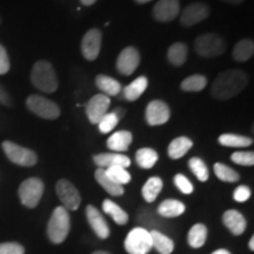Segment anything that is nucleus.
Instances as JSON below:
<instances>
[{"instance_id":"40","label":"nucleus","mask_w":254,"mask_h":254,"mask_svg":"<svg viewBox=\"0 0 254 254\" xmlns=\"http://www.w3.org/2000/svg\"><path fill=\"white\" fill-rule=\"evenodd\" d=\"M0 254H25V250L18 243H2L0 244Z\"/></svg>"},{"instance_id":"17","label":"nucleus","mask_w":254,"mask_h":254,"mask_svg":"<svg viewBox=\"0 0 254 254\" xmlns=\"http://www.w3.org/2000/svg\"><path fill=\"white\" fill-rule=\"evenodd\" d=\"M93 161L99 168L120 166L127 168L131 166V159L120 153H100L93 157Z\"/></svg>"},{"instance_id":"7","label":"nucleus","mask_w":254,"mask_h":254,"mask_svg":"<svg viewBox=\"0 0 254 254\" xmlns=\"http://www.w3.org/2000/svg\"><path fill=\"white\" fill-rule=\"evenodd\" d=\"M44 183L39 178H28L19 186L18 194L21 204L28 208L37 207L44 194Z\"/></svg>"},{"instance_id":"49","label":"nucleus","mask_w":254,"mask_h":254,"mask_svg":"<svg viewBox=\"0 0 254 254\" xmlns=\"http://www.w3.org/2000/svg\"><path fill=\"white\" fill-rule=\"evenodd\" d=\"M92 254H109L107 252H104V251H97V252L92 253Z\"/></svg>"},{"instance_id":"48","label":"nucleus","mask_w":254,"mask_h":254,"mask_svg":"<svg viewBox=\"0 0 254 254\" xmlns=\"http://www.w3.org/2000/svg\"><path fill=\"white\" fill-rule=\"evenodd\" d=\"M250 249H251V251H254V237L253 236L250 240Z\"/></svg>"},{"instance_id":"15","label":"nucleus","mask_w":254,"mask_h":254,"mask_svg":"<svg viewBox=\"0 0 254 254\" xmlns=\"http://www.w3.org/2000/svg\"><path fill=\"white\" fill-rule=\"evenodd\" d=\"M180 13L179 0H159L152 9V15L159 23H168Z\"/></svg>"},{"instance_id":"25","label":"nucleus","mask_w":254,"mask_h":254,"mask_svg":"<svg viewBox=\"0 0 254 254\" xmlns=\"http://www.w3.org/2000/svg\"><path fill=\"white\" fill-rule=\"evenodd\" d=\"M148 86V80L145 75H140L133 80L131 84L127 85L124 90V97L128 101H135L141 97L142 93L146 91Z\"/></svg>"},{"instance_id":"42","label":"nucleus","mask_w":254,"mask_h":254,"mask_svg":"<svg viewBox=\"0 0 254 254\" xmlns=\"http://www.w3.org/2000/svg\"><path fill=\"white\" fill-rule=\"evenodd\" d=\"M250 196H251V190L250 187H247L245 185L238 186L233 192V198L238 202H245L250 199Z\"/></svg>"},{"instance_id":"16","label":"nucleus","mask_w":254,"mask_h":254,"mask_svg":"<svg viewBox=\"0 0 254 254\" xmlns=\"http://www.w3.org/2000/svg\"><path fill=\"white\" fill-rule=\"evenodd\" d=\"M86 217L87 221L100 239H107L110 237V227L107 225L105 218L101 213L94 207L93 205H88L86 207Z\"/></svg>"},{"instance_id":"9","label":"nucleus","mask_w":254,"mask_h":254,"mask_svg":"<svg viewBox=\"0 0 254 254\" xmlns=\"http://www.w3.org/2000/svg\"><path fill=\"white\" fill-rule=\"evenodd\" d=\"M56 192L58 194L59 200L62 201L63 207L67 211H75L80 206V193H79L77 187L68 180H59L56 185Z\"/></svg>"},{"instance_id":"46","label":"nucleus","mask_w":254,"mask_h":254,"mask_svg":"<svg viewBox=\"0 0 254 254\" xmlns=\"http://www.w3.org/2000/svg\"><path fill=\"white\" fill-rule=\"evenodd\" d=\"M212 254H231V253L228 252L227 250H217V251H214Z\"/></svg>"},{"instance_id":"4","label":"nucleus","mask_w":254,"mask_h":254,"mask_svg":"<svg viewBox=\"0 0 254 254\" xmlns=\"http://www.w3.org/2000/svg\"><path fill=\"white\" fill-rule=\"evenodd\" d=\"M194 49L200 57L217 58L225 53L226 43L217 33H204L195 38Z\"/></svg>"},{"instance_id":"23","label":"nucleus","mask_w":254,"mask_h":254,"mask_svg":"<svg viewBox=\"0 0 254 254\" xmlns=\"http://www.w3.org/2000/svg\"><path fill=\"white\" fill-rule=\"evenodd\" d=\"M187 55H189V47L185 43H174L167 50L168 62L176 67H180L186 63Z\"/></svg>"},{"instance_id":"21","label":"nucleus","mask_w":254,"mask_h":254,"mask_svg":"<svg viewBox=\"0 0 254 254\" xmlns=\"http://www.w3.org/2000/svg\"><path fill=\"white\" fill-rule=\"evenodd\" d=\"M193 147V141L187 136H178L168 145L167 153L171 159H180Z\"/></svg>"},{"instance_id":"37","label":"nucleus","mask_w":254,"mask_h":254,"mask_svg":"<svg viewBox=\"0 0 254 254\" xmlns=\"http://www.w3.org/2000/svg\"><path fill=\"white\" fill-rule=\"evenodd\" d=\"M119 120L120 118L113 112V111L112 112H107L103 118H101L100 122L97 124L98 128H99V131L103 133V134H107V133H110L114 127L118 125Z\"/></svg>"},{"instance_id":"32","label":"nucleus","mask_w":254,"mask_h":254,"mask_svg":"<svg viewBox=\"0 0 254 254\" xmlns=\"http://www.w3.org/2000/svg\"><path fill=\"white\" fill-rule=\"evenodd\" d=\"M206 238H207V228L202 224H195L189 232V244L193 249H200L205 245Z\"/></svg>"},{"instance_id":"3","label":"nucleus","mask_w":254,"mask_h":254,"mask_svg":"<svg viewBox=\"0 0 254 254\" xmlns=\"http://www.w3.org/2000/svg\"><path fill=\"white\" fill-rule=\"evenodd\" d=\"M71 228V219L68 211L63 206H58L53 211L49 225H47V234L53 244H62L68 236Z\"/></svg>"},{"instance_id":"35","label":"nucleus","mask_w":254,"mask_h":254,"mask_svg":"<svg viewBox=\"0 0 254 254\" xmlns=\"http://www.w3.org/2000/svg\"><path fill=\"white\" fill-rule=\"evenodd\" d=\"M189 166L190 170L192 171V173L194 174L199 182H207L209 177L208 168L206 166L204 161H202V159H200L198 157L190 158L189 160Z\"/></svg>"},{"instance_id":"8","label":"nucleus","mask_w":254,"mask_h":254,"mask_svg":"<svg viewBox=\"0 0 254 254\" xmlns=\"http://www.w3.org/2000/svg\"><path fill=\"white\" fill-rule=\"evenodd\" d=\"M152 249L151 233L146 228L135 227L127 234L125 250L129 254H147Z\"/></svg>"},{"instance_id":"47","label":"nucleus","mask_w":254,"mask_h":254,"mask_svg":"<svg viewBox=\"0 0 254 254\" xmlns=\"http://www.w3.org/2000/svg\"><path fill=\"white\" fill-rule=\"evenodd\" d=\"M134 1L136 2V4H140V5H142V4H147V2L152 1V0H134Z\"/></svg>"},{"instance_id":"18","label":"nucleus","mask_w":254,"mask_h":254,"mask_svg":"<svg viewBox=\"0 0 254 254\" xmlns=\"http://www.w3.org/2000/svg\"><path fill=\"white\" fill-rule=\"evenodd\" d=\"M222 221H224L225 226L230 230L234 236H240L246 230L247 222L246 219L240 212L236 211V209H230L226 211L222 215Z\"/></svg>"},{"instance_id":"10","label":"nucleus","mask_w":254,"mask_h":254,"mask_svg":"<svg viewBox=\"0 0 254 254\" xmlns=\"http://www.w3.org/2000/svg\"><path fill=\"white\" fill-rule=\"evenodd\" d=\"M211 9L205 2H192L187 5L180 15V24L186 27H192L194 25L201 23L209 17Z\"/></svg>"},{"instance_id":"45","label":"nucleus","mask_w":254,"mask_h":254,"mask_svg":"<svg viewBox=\"0 0 254 254\" xmlns=\"http://www.w3.org/2000/svg\"><path fill=\"white\" fill-rule=\"evenodd\" d=\"M98 0H80V2L84 6H92L93 4H95Z\"/></svg>"},{"instance_id":"30","label":"nucleus","mask_w":254,"mask_h":254,"mask_svg":"<svg viewBox=\"0 0 254 254\" xmlns=\"http://www.w3.org/2000/svg\"><path fill=\"white\" fill-rule=\"evenodd\" d=\"M150 233L152 238V247H154L159 253L171 254L173 252L174 243L170 239V238L155 230L150 232Z\"/></svg>"},{"instance_id":"43","label":"nucleus","mask_w":254,"mask_h":254,"mask_svg":"<svg viewBox=\"0 0 254 254\" xmlns=\"http://www.w3.org/2000/svg\"><path fill=\"white\" fill-rule=\"evenodd\" d=\"M0 104L6 105V106H9L11 105V99H9L8 94L6 92L0 91Z\"/></svg>"},{"instance_id":"24","label":"nucleus","mask_w":254,"mask_h":254,"mask_svg":"<svg viewBox=\"0 0 254 254\" xmlns=\"http://www.w3.org/2000/svg\"><path fill=\"white\" fill-rule=\"evenodd\" d=\"M95 85L107 97L118 95L122 91V85L118 80L105 74H98L95 77Z\"/></svg>"},{"instance_id":"51","label":"nucleus","mask_w":254,"mask_h":254,"mask_svg":"<svg viewBox=\"0 0 254 254\" xmlns=\"http://www.w3.org/2000/svg\"><path fill=\"white\" fill-rule=\"evenodd\" d=\"M0 91H1V90H0Z\"/></svg>"},{"instance_id":"26","label":"nucleus","mask_w":254,"mask_h":254,"mask_svg":"<svg viewBox=\"0 0 254 254\" xmlns=\"http://www.w3.org/2000/svg\"><path fill=\"white\" fill-rule=\"evenodd\" d=\"M254 55V43L252 39H241L233 49V59L236 62L244 63L252 58Z\"/></svg>"},{"instance_id":"50","label":"nucleus","mask_w":254,"mask_h":254,"mask_svg":"<svg viewBox=\"0 0 254 254\" xmlns=\"http://www.w3.org/2000/svg\"><path fill=\"white\" fill-rule=\"evenodd\" d=\"M0 24H1V17H0Z\"/></svg>"},{"instance_id":"2","label":"nucleus","mask_w":254,"mask_h":254,"mask_svg":"<svg viewBox=\"0 0 254 254\" xmlns=\"http://www.w3.org/2000/svg\"><path fill=\"white\" fill-rule=\"evenodd\" d=\"M31 82L44 93H55L59 87L58 75L52 64L47 60H38L31 71Z\"/></svg>"},{"instance_id":"22","label":"nucleus","mask_w":254,"mask_h":254,"mask_svg":"<svg viewBox=\"0 0 254 254\" xmlns=\"http://www.w3.org/2000/svg\"><path fill=\"white\" fill-rule=\"evenodd\" d=\"M94 177L97 183L99 184L109 194L113 196H120L124 194V186L114 183L113 180H111L110 178L107 177L106 172H105V168H98V170L95 171Z\"/></svg>"},{"instance_id":"33","label":"nucleus","mask_w":254,"mask_h":254,"mask_svg":"<svg viewBox=\"0 0 254 254\" xmlns=\"http://www.w3.org/2000/svg\"><path fill=\"white\" fill-rule=\"evenodd\" d=\"M207 78L202 74H193L184 79L180 88L184 92H200L207 86Z\"/></svg>"},{"instance_id":"19","label":"nucleus","mask_w":254,"mask_h":254,"mask_svg":"<svg viewBox=\"0 0 254 254\" xmlns=\"http://www.w3.org/2000/svg\"><path fill=\"white\" fill-rule=\"evenodd\" d=\"M133 135L128 131H118L113 133L112 135L107 139V146L110 150H112L117 153L119 152H125L128 150L129 145L132 144Z\"/></svg>"},{"instance_id":"28","label":"nucleus","mask_w":254,"mask_h":254,"mask_svg":"<svg viewBox=\"0 0 254 254\" xmlns=\"http://www.w3.org/2000/svg\"><path fill=\"white\" fill-rule=\"evenodd\" d=\"M219 144L225 147H247L253 144V139L246 135L234 134V133H225L218 138Z\"/></svg>"},{"instance_id":"20","label":"nucleus","mask_w":254,"mask_h":254,"mask_svg":"<svg viewBox=\"0 0 254 254\" xmlns=\"http://www.w3.org/2000/svg\"><path fill=\"white\" fill-rule=\"evenodd\" d=\"M185 211V204L176 199H166L158 206V213L164 218H177Z\"/></svg>"},{"instance_id":"6","label":"nucleus","mask_w":254,"mask_h":254,"mask_svg":"<svg viewBox=\"0 0 254 254\" xmlns=\"http://www.w3.org/2000/svg\"><path fill=\"white\" fill-rule=\"evenodd\" d=\"M1 147L8 160L15 165H19V166L30 167L34 166L38 163L37 153L30 150V148L24 147V146H20L9 140L2 142Z\"/></svg>"},{"instance_id":"44","label":"nucleus","mask_w":254,"mask_h":254,"mask_svg":"<svg viewBox=\"0 0 254 254\" xmlns=\"http://www.w3.org/2000/svg\"><path fill=\"white\" fill-rule=\"evenodd\" d=\"M220 1L227 2V4H231V5H240V4H243L245 0H220Z\"/></svg>"},{"instance_id":"12","label":"nucleus","mask_w":254,"mask_h":254,"mask_svg":"<svg viewBox=\"0 0 254 254\" xmlns=\"http://www.w3.org/2000/svg\"><path fill=\"white\" fill-rule=\"evenodd\" d=\"M146 122L150 126H159L166 124L170 120L171 110L163 100H152L146 107Z\"/></svg>"},{"instance_id":"13","label":"nucleus","mask_w":254,"mask_h":254,"mask_svg":"<svg viewBox=\"0 0 254 254\" xmlns=\"http://www.w3.org/2000/svg\"><path fill=\"white\" fill-rule=\"evenodd\" d=\"M140 64V55L139 51L133 46L124 49L117 58V69L120 74L131 75L135 72Z\"/></svg>"},{"instance_id":"41","label":"nucleus","mask_w":254,"mask_h":254,"mask_svg":"<svg viewBox=\"0 0 254 254\" xmlns=\"http://www.w3.org/2000/svg\"><path fill=\"white\" fill-rule=\"evenodd\" d=\"M11 68V62H9L7 51L0 44V75H4Z\"/></svg>"},{"instance_id":"34","label":"nucleus","mask_w":254,"mask_h":254,"mask_svg":"<svg viewBox=\"0 0 254 254\" xmlns=\"http://www.w3.org/2000/svg\"><path fill=\"white\" fill-rule=\"evenodd\" d=\"M214 173L219 180L225 183H237L240 179L239 173L237 171L221 163H217L214 165Z\"/></svg>"},{"instance_id":"1","label":"nucleus","mask_w":254,"mask_h":254,"mask_svg":"<svg viewBox=\"0 0 254 254\" xmlns=\"http://www.w3.org/2000/svg\"><path fill=\"white\" fill-rule=\"evenodd\" d=\"M247 84H249V75L243 69H226L219 73L214 79L211 94L217 100H228L240 94Z\"/></svg>"},{"instance_id":"5","label":"nucleus","mask_w":254,"mask_h":254,"mask_svg":"<svg viewBox=\"0 0 254 254\" xmlns=\"http://www.w3.org/2000/svg\"><path fill=\"white\" fill-rule=\"evenodd\" d=\"M26 106L30 112L46 120H56L60 116L58 105L39 94H31L26 99Z\"/></svg>"},{"instance_id":"38","label":"nucleus","mask_w":254,"mask_h":254,"mask_svg":"<svg viewBox=\"0 0 254 254\" xmlns=\"http://www.w3.org/2000/svg\"><path fill=\"white\" fill-rule=\"evenodd\" d=\"M231 159L234 164L241 165V166H253L254 165V153L252 151L234 152L231 155Z\"/></svg>"},{"instance_id":"39","label":"nucleus","mask_w":254,"mask_h":254,"mask_svg":"<svg viewBox=\"0 0 254 254\" xmlns=\"http://www.w3.org/2000/svg\"><path fill=\"white\" fill-rule=\"evenodd\" d=\"M174 184H176L178 190L182 193H184V194H190V193L193 192V190H194L192 183H190L184 174H177V176L174 177Z\"/></svg>"},{"instance_id":"36","label":"nucleus","mask_w":254,"mask_h":254,"mask_svg":"<svg viewBox=\"0 0 254 254\" xmlns=\"http://www.w3.org/2000/svg\"><path fill=\"white\" fill-rule=\"evenodd\" d=\"M105 172H106L107 177L111 180H113L114 183L119 184V185H126L131 182V174L128 173V171L126 168L120 167V166H113L105 168Z\"/></svg>"},{"instance_id":"31","label":"nucleus","mask_w":254,"mask_h":254,"mask_svg":"<svg viewBox=\"0 0 254 254\" xmlns=\"http://www.w3.org/2000/svg\"><path fill=\"white\" fill-rule=\"evenodd\" d=\"M158 159L159 155L157 152L150 147H142L136 151L135 153L136 164L141 168H145V170H150V168L153 167L157 164Z\"/></svg>"},{"instance_id":"14","label":"nucleus","mask_w":254,"mask_h":254,"mask_svg":"<svg viewBox=\"0 0 254 254\" xmlns=\"http://www.w3.org/2000/svg\"><path fill=\"white\" fill-rule=\"evenodd\" d=\"M111 100L105 94H95L86 104V116L91 124L97 125L101 118L109 112Z\"/></svg>"},{"instance_id":"11","label":"nucleus","mask_w":254,"mask_h":254,"mask_svg":"<svg viewBox=\"0 0 254 254\" xmlns=\"http://www.w3.org/2000/svg\"><path fill=\"white\" fill-rule=\"evenodd\" d=\"M101 39H103V34L99 28H91L84 34L80 50L85 59L93 62L98 58L101 50Z\"/></svg>"},{"instance_id":"29","label":"nucleus","mask_w":254,"mask_h":254,"mask_svg":"<svg viewBox=\"0 0 254 254\" xmlns=\"http://www.w3.org/2000/svg\"><path fill=\"white\" fill-rule=\"evenodd\" d=\"M164 183L161 178L159 177H151L145 185L142 186V196H144L145 201L153 202L158 198L159 193L163 190Z\"/></svg>"},{"instance_id":"27","label":"nucleus","mask_w":254,"mask_h":254,"mask_svg":"<svg viewBox=\"0 0 254 254\" xmlns=\"http://www.w3.org/2000/svg\"><path fill=\"white\" fill-rule=\"evenodd\" d=\"M103 209L105 213L110 215V217L112 218L118 225H122L123 226V225H126L127 222H128V214H127L118 204H116V202L112 201V200L110 199L104 200Z\"/></svg>"}]
</instances>
